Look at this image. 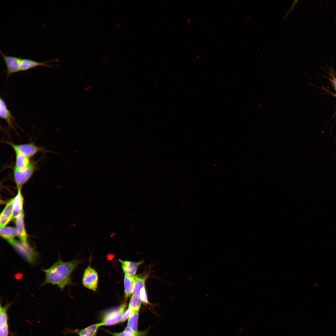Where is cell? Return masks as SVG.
Segmentation results:
<instances>
[{
  "mask_svg": "<svg viewBox=\"0 0 336 336\" xmlns=\"http://www.w3.org/2000/svg\"><path fill=\"white\" fill-rule=\"evenodd\" d=\"M12 304V303H7L2 306L1 303L0 307V328L8 324V317L7 310Z\"/></svg>",
  "mask_w": 336,
  "mask_h": 336,
  "instance_id": "obj_19",
  "label": "cell"
},
{
  "mask_svg": "<svg viewBox=\"0 0 336 336\" xmlns=\"http://www.w3.org/2000/svg\"><path fill=\"white\" fill-rule=\"evenodd\" d=\"M80 262V260L77 259L64 262L59 258L49 268L43 269L45 278L42 286L50 284L57 286L63 290L66 286L72 283V273Z\"/></svg>",
  "mask_w": 336,
  "mask_h": 336,
  "instance_id": "obj_1",
  "label": "cell"
},
{
  "mask_svg": "<svg viewBox=\"0 0 336 336\" xmlns=\"http://www.w3.org/2000/svg\"><path fill=\"white\" fill-rule=\"evenodd\" d=\"M0 235L3 238L6 240L9 243L14 240V238L18 236L16 228L12 227H0Z\"/></svg>",
  "mask_w": 336,
  "mask_h": 336,
  "instance_id": "obj_17",
  "label": "cell"
},
{
  "mask_svg": "<svg viewBox=\"0 0 336 336\" xmlns=\"http://www.w3.org/2000/svg\"><path fill=\"white\" fill-rule=\"evenodd\" d=\"M9 243L17 253L28 263L33 264L36 262L37 258V253L28 244H25L14 239Z\"/></svg>",
  "mask_w": 336,
  "mask_h": 336,
  "instance_id": "obj_3",
  "label": "cell"
},
{
  "mask_svg": "<svg viewBox=\"0 0 336 336\" xmlns=\"http://www.w3.org/2000/svg\"><path fill=\"white\" fill-rule=\"evenodd\" d=\"M0 117L7 123L10 128L14 129V125L16 124L15 118L8 109L7 104L1 97L0 98Z\"/></svg>",
  "mask_w": 336,
  "mask_h": 336,
  "instance_id": "obj_10",
  "label": "cell"
},
{
  "mask_svg": "<svg viewBox=\"0 0 336 336\" xmlns=\"http://www.w3.org/2000/svg\"><path fill=\"white\" fill-rule=\"evenodd\" d=\"M36 169L35 162L31 161L30 165L23 170H18L14 168L13 176L18 189H21L22 185L26 183L32 176Z\"/></svg>",
  "mask_w": 336,
  "mask_h": 336,
  "instance_id": "obj_4",
  "label": "cell"
},
{
  "mask_svg": "<svg viewBox=\"0 0 336 336\" xmlns=\"http://www.w3.org/2000/svg\"><path fill=\"white\" fill-rule=\"evenodd\" d=\"M15 154L16 160L14 168L23 170L30 165L31 162L30 158L19 153H15Z\"/></svg>",
  "mask_w": 336,
  "mask_h": 336,
  "instance_id": "obj_18",
  "label": "cell"
},
{
  "mask_svg": "<svg viewBox=\"0 0 336 336\" xmlns=\"http://www.w3.org/2000/svg\"><path fill=\"white\" fill-rule=\"evenodd\" d=\"M137 277L138 276H131L125 274L124 282L125 297L126 300H127L133 293Z\"/></svg>",
  "mask_w": 336,
  "mask_h": 336,
  "instance_id": "obj_14",
  "label": "cell"
},
{
  "mask_svg": "<svg viewBox=\"0 0 336 336\" xmlns=\"http://www.w3.org/2000/svg\"><path fill=\"white\" fill-rule=\"evenodd\" d=\"M335 97H336V94H335Z\"/></svg>",
  "mask_w": 336,
  "mask_h": 336,
  "instance_id": "obj_27",
  "label": "cell"
},
{
  "mask_svg": "<svg viewBox=\"0 0 336 336\" xmlns=\"http://www.w3.org/2000/svg\"><path fill=\"white\" fill-rule=\"evenodd\" d=\"M98 275L96 271L88 266L85 269L82 279V284L86 288L96 291L98 286Z\"/></svg>",
  "mask_w": 336,
  "mask_h": 336,
  "instance_id": "obj_6",
  "label": "cell"
},
{
  "mask_svg": "<svg viewBox=\"0 0 336 336\" xmlns=\"http://www.w3.org/2000/svg\"><path fill=\"white\" fill-rule=\"evenodd\" d=\"M21 189H18V193L14 200L13 217L16 218L18 215L23 212V206L24 199L21 192Z\"/></svg>",
  "mask_w": 336,
  "mask_h": 336,
  "instance_id": "obj_15",
  "label": "cell"
},
{
  "mask_svg": "<svg viewBox=\"0 0 336 336\" xmlns=\"http://www.w3.org/2000/svg\"><path fill=\"white\" fill-rule=\"evenodd\" d=\"M102 326L100 322L91 324L85 328L73 330L69 328L65 329L63 332L64 334H75L79 336H96L98 328Z\"/></svg>",
  "mask_w": 336,
  "mask_h": 336,
  "instance_id": "obj_8",
  "label": "cell"
},
{
  "mask_svg": "<svg viewBox=\"0 0 336 336\" xmlns=\"http://www.w3.org/2000/svg\"><path fill=\"white\" fill-rule=\"evenodd\" d=\"M330 82L334 88L336 90V78L334 77L330 80Z\"/></svg>",
  "mask_w": 336,
  "mask_h": 336,
  "instance_id": "obj_26",
  "label": "cell"
},
{
  "mask_svg": "<svg viewBox=\"0 0 336 336\" xmlns=\"http://www.w3.org/2000/svg\"><path fill=\"white\" fill-rule=\"evenodd\" d=\"M0 53L6 67L7 78L12 74L20 72L19 66L22 58L4 54L0 50Z\"/></svg>",
  "mask_w": 336,
  "mask_h": 336,
  "instance_id": "obj_7",
  "label": "cell"
},
{
  "mask_svg": "<svg viewBox=\"0 0 336 336\" xmlns=\"http://www.w3.org/2000/svg\"><path fill=\"white\" fill-rule=\"evenodd\" d=\"M139 311H134L128 319L127 326L134 331H137Z\"/></svg>",
  "mask_w": 336,
  "mask_h": 336,
  "instance_id": "obj_21",
  "label": "cell"
},
{
  "mask_svg": "<svg viewBox=\"0 0 336 336\" xmlns=\"http://www.w3.org/2000/svg\"><path fill=\"white\" fill-rule=\"evenodd\" d=\"M119 260L121 264L122 269L125 273L131 276L135 275L139 266L143 262L142 260L137 262L123 261L120 259H119Z\"/></svg>",
  "mask_w": 336,
  "mask_h": 336,
  "instance_id": "obj_13",
  "label": "cell"
},
{
  "mask_svg": "<svg viewBox=\"0 0 336 336\" xmlns=\"http://www.w3.org/2000/svg\"><path fill=\"white\" fill-rule=\"evenodd\" d=\"M140 299L143 303L149 304L145 287L143 288L140 291Z\"/></svg>",
  "mask_w": 336,
  "mask_h": 336,
  "instance_id": "obj_23",
  "label": "cell"
},
{
  "mask_svg": "<svg viewBox=\"0 0 336 336\" xmlns=\"http://www.w3.org/2000/svg\"><path fill=\"white\" fill-rule=\"evenodd\" d=\"M14 150L15 153H18L23 155L29 158L31 157L40 152L44 151V148L35 145L31 142L21 144H15L10 142H7Z\"/></svg>",
  "mask_w": 336,
  "mask_h": 336,
  "instance_id": "obj_5",
  "label": "cell"
},
{
  "mask_svg": "<svg viewBox=\"0 0 336 336\" xmlns=\"http://www.w3.org/2000/svg\"><path fill=\"white\" fill-rule=\"evenodd\" d=\"M127 306L126 303L112 307L103 311L101 314L102 326H110L121 322L123 315Z\"/></svg>",
  "mask_w": 336,
  "mask_h": 336,
  "instance_id": "obj_2",
  "label": "cell"
},
{
  "mask_svg": "<svg viewBox=\"0 0 336 336\" xmlns=\"http://www.w3.org/2000/svg\"><path fill=\"white\" fill-rule=\"evenodd\" d=\"M14 199V198L9 201L1 213L0 227H5L13 217V205Z\"/></svg>",
  "mask_w": 336,
  "mask_h": 336,
  "instance_id": "obj_11",
  "label": "cell"
},
{
  "mask_svg": "<svg viewBox=\"0 0 336 336\" xmlns=\"http://www.w3.org/2000/svg\"><path fill=\"white\" fill-rule=\"evenodd\" d=\"M134 311L131 309L128 308L125 311L122 319L121 322H124L128 319L132 315Z\"/></svg>",
  "mask_w": 336,
  "mask_h": 336,
  "instance_id": "obj_24",
  "label": "cell"
},
{
  "mask_svg": "<svg viewBox=\"0 0 336 336\" xmlns=\"http://www.w3.org/2000/svg\"><path fill=\"white\" fill-rule=\"evenodd\" d=\"M9 330L8 324H7L4 327L0 328V336H9Z\"/></svg>",
  "mask_w": 336,
  "mask_h": 336,
  "instance_id": "obj_25",
  "label": "cell"
},
{
  "mask_svg": "<svg viewBox=\"0 0 336 336\" xmlns=\"http://www.w3.org/2000/svg\"><path fill=\"white\" fill-rule=\"evenodd\" d=\"M15 223L18 236L21 241L25 244L27 242V235L24 224V213H22L16 218Z\"/></svg>",
  "mask_w": 336,
  "mask_h": 336,
  "instance_id": "obj_12",
  "label": "cell"
},
{
  "mask_svg": "<svg viewBox=\"0 0 336 336\" xmlns=\"http://www.w3.org/2000/svg\"><path fill=\"white\" fill-rule=\"evenodd\" d=\"M112 336H147V330L143 331H134L127 326L122 332H112L106 331Z\"/></svg>",
  "mask_w": 336,
  "mask_h": 336,
  "instance_id": "obj_16",
  "label": "cell"
},
{
  "mask_svg": "<svg viewBox=\"0 0 336 336\" xmlns=\"http://www.w3.org/2000/svg\"><path fill=\"white\" fill-rule=\"evenodd\" d=\"M147 277V275L143 276H138L134 288L133 295L140 298V292L141 289L145 287V283Z\"/></svg>",
  "mask_w": 336,
  "mask_h": 336,
  "instance_id": "obj_20",
  "label": "cell"
},
{
  "mask_svg": "<svg viewBox=\"0 0 336 336\" xmlns=\"http://www.w3.org/2000/svg\"><path fill=\"white\" fill-rule=\"evenodd\" d=\"M57 59H51L44 62H39L28 58H22L19 66L20 71H25L39 66L51 68L54 65H49L47 63L58 61Z\"/></svg>",
  "mask_w": 336,
  "mask_h": 336,
  "instance_id": "obj_9",
  "label": "cell"
},
{
  "mask_svg": "<svg viewBox=\"0 0 336 336\" xmlns=\"http://www.w3.org/2000/svg\"><path fill=\"white\" fill-rule=\"evenodd\" d=\"M142 302L140 298L133 295L130 298L128 307L134 311H139Z\"/></svg>",
  "mask_w": 336,
  "mask_h": 336,
  "instance_id": "obj_22",
  "label": "cell"
}]
</instances>
